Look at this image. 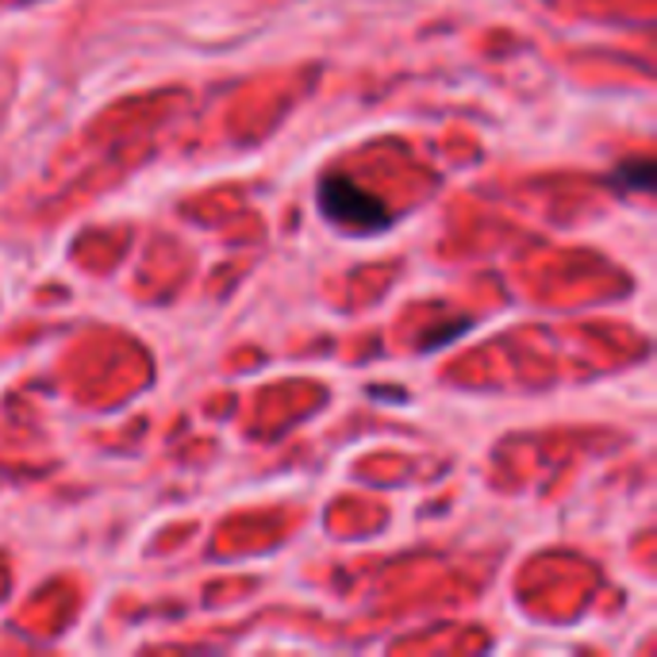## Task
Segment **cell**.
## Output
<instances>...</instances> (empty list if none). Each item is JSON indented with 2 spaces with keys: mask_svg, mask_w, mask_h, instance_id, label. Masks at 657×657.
Returning a JSON list of instances; mask_svg holds the SVG:
<instances>
[{
  "mask_svg": "<svg viewBox=\"0 0 657 657\" xmlns=\"http://www.w3.org/2000/svg\"><path fill=\"white\" fill-rule=\"evenodd\" d=\"M465 331H470V319H458L454 327H438V331H430L427 339H423V350H438L442 342L458 339V334H465Z\"/></svg>",
  "mask_w": 657,
  "mask_h": 657,
  "instance_id": "3",
  "label": "cell"
},
{
  "mask_svg": "<svg viewBox=\"0 0 657 657\" xmlns=\"http://www.w3.org/2000/svg\"><path fill=\"white\" fill-rule=\"evenodd\" d=\"M619 181H623L626 188H638V193H646V188L654 185V166H649V162H623V166H619Z\"/></svg>",
  "mask_w": 657,
  "mask_h": 657,
  "instance_id": "2",
  "label": "cell"
},
{
  "mask_svg": "<svg viewBox=\"0 0 657 657\" xmlns=\"http://www.w3.org/2000/svg\"><path fill=\"white\" fill-rule=\"evenodd\" d=\"M316 200H319V211L346 231H365V235H369V231H385L392 223V208L381 196L365 193L357 181L339 178V173L319 181Z\"/></svg>",
  "mask_w": 657,
  "mask_h": 657,
  "instance_id": "1",
  "label": "cell"
}]
</instances>
